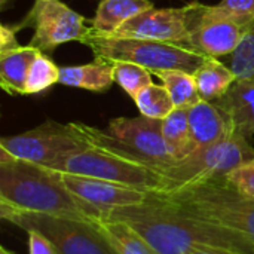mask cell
Here are the masks:
<instances>
[{
  "label": "cell",
  "mask_w": 254,
  "mask_h": 254,
  "mask_svg": "<svg viewBox=\"0 0 254 254\" xmlns=\"http://www.w3.org/2000/svg\"><path fill=\"white\" fill-rule=\"evenodd\" d=\"M140 115L150 119H165L176 107L173 98L164 85L150 83L134 98Z\"/></svg>",
  "instance_id": "cell-22"
},
{
  "label": "cell",
  "mask_w": 254,
  "mask_h": 254,
  "mask_svg": "<svg viewBox=\"0 0 254 254\" xmlns=\"http://www.w3.org/2000/svg\"><path fill=\"white\" fill-rule=\"evenodd\" d=\"M223 180L243 196L254 199V158L234 168Z\"/></svg>",
  "instance_id": "cell-27"
},
{
  "label": "cell",
  "mask_w": 254,
  "mask_h": 254,
  "mask_svg": "<svg viewBox=\"0 0 254 254\" xmlns=\"http://www.w3.org/2000/svg\"><path fill=\"white\" fill-rule=\"evenodd\" d=\"M189 125L198 147L211 146L229 137L234 129L223 112L211 101L201 100L188 109Z\"/></svg>",
  "instance_id": "cell-14"
},
{
  "label": "cell",
  "mask_w": 254,
  "mask_h": 254,
  "mask_svg": "<svg viewBox=\"0 0 254 254\" xmlns=\"http://www.w3.org/2000/svg\"><path fill=\"white\" fill-rule=\"evenodd\" d=\"M80 43L86 45L95 58L112 63H134L146 67L152 73L162 70H183L193 74L207 58L198 52L173 43L121 37L115 34H97L92 31Z\"/></svg>",
  "instance_id": "cell-5"
},
{
  "label": "cell",
  "mask_w": 254,
  "mask_h": 254,
  "mask_svg": "<svg viewBox=\"0 0 254 254\" xmlns=\"http://www.w3.org/2000/svg\"><path fill=\"white\" fill-rule=\"evenodd\" d=\"M0 254H15L13 252H10V250H7V249H4V247H1L0 249Z\"/></svg>",
  "instance_id": "cell-32"
},
{
  "label": "cell",
  "mask_w": 254,
  "mask_h": 254,
  "mask_svg": "<svg viewBox=\"0 0 254 254\" xmlns=\"http://www.w3.org/2000/svg\"><path fill=\"white\" fill-rule=\"evenodd\" d=\"M40 51L31 45L0 52V85L10 95H25V82Z\"/></svg>",
  "instance_id": "cell-17"
},
{
  "label": "cell",
  "mask_w": 254,
  "mask_h": 254,
  "mask_svg": "<svg viewBox=\"0 0 254 254\" xmlns=\"http://www.w3.org/2000/svg\"><path fill=\"white\" fill-rule=\"evenodd\" d=\"M7 1H9V0H0V7H1V9H4V7H6V4H7Z\"/></svg>",
  "instance_id": "cell-33"
},
{
  "label": "cell",
  "mask_w": 254,
  "mask_h": 254,
  "mask_svg": "<svg viewBox=\"0 0 254 254\" xmlns=\"http://www.w3.org/2000/svg\"><path fill=\"white\" fill-rule=\"evenodd\" d=\"M113 74L115 83H118L132 100L140 94V91L153 83L150 70L128 61H115Z\"/></svg>",
  "instance_id": "cell-24"
},
{
  "label": "cell",
  "mask_w": 254,
  "mask_h": 254,
  "mask_svg": "<svg viewBox=\"0 0 254 254\" xmlns=\"http://www.w3.org/2000/svg\"><path fill=\"white\" fill-rule=\"evenodd\" d=\"M1 217L19 229L45 235L60 254H116L91 222L0 208Z\"/></svg>",
  "instance_id": "cell-8"
},
{
  "label": "cell",
  "mask_w": 254,
  "mask_h": 254,
  "mask_svg": "<svg viewBox=\"0 0 254 254\" xmlns=\"http://www.w3.org/2000/svg\"><path fill=\"white\" fill-rule=\"evenodd\" d=\"M21 22L34 30L28 45L45 54L63 43L82 42L91 33L88 19L60 0H36Z\"/></svg>",
  "instance_id": "cell-10"
},
{
  "label": "cell",
  "mask_w": 254,
  "mask_h": 254,
  "mask_svg": "<svg viewBox=\"0 0 254 254\" xmlns=\"http://www.w3.org/2000/svg\"><path fill=\"white\" fill-rule=\"evenodd\" d=\"M22 28H24L22 22H19L16 25H6V24L0 25V52L10 51V49H15L19 46V43L16 40V33Z\"/></svg>",
  "instance_id": "cell-30"
},
{
  "label": "cell",
  "mask_w": 254,
  "mask_h": 254,
  "mask_svg": "<svg viewBox=\"0 0 254 254\" xmlns=\"http://www.w3.org/2000/svg\"><path fill=\"white\" fill-rule=\"evenodd\" d=\"M46 168L55 173L107 180L147 192H162L167 186L165 177L158 170L94 146L70 152Z\"/></svg>",
  "instance_id": "cell-6"
},
{
  "label": "cell",
  "mask_w": 254,
  "mask_h": 254,
  "mask_svg": "<svg viewBox=\"0 0 254 254\" xmlns=\"http://www.w3.org/2000/svg\"><path fill=\"white\" fill-rule=\"evenodd\" d=\"M74 131L94 147L104 149L128 161L147 165L161 174L176 162L164 135L162 121L143 115L137 118H115L106 129L82 122H70Z\"/></svg>",
  "instance_id": "cell-3"
},
{
  "label": "cell",
  "mask_w": 254,
  "mask_h": 254,
  "mask_svg": "<svg viewBox=\"0 0 254 254\" xmlns=\"http://www.w3.org/2000/svg\"><path fill=\"white\" fill-rule=\"evenodd\" d=\"M210 13L231 18L246 28L254 24V0H220L217 4H207Z\"/></svg>",
  "instance_id": "cell-26"
},
{
  "label": "cell",
  "mask_w": 254,
  "mask_h": 254,
  "mask_svg": "<svg viewBox=\"0 0 254 254\" xmlns=\"http://www.w3.org/2000/svg\"><path fill=\"white\" fill-rule=\"evenodd\" d=\"M190 34V9L189 4L183 7H162L147 9L137 16L127 21L115 36L146 39L155 42H165L186 48ZM188 49V48H186Z\"/></svg>",
  "instance_id": "cell-12"
},
{
  "label": "cell",
  "mask_w": 254,
  "mask_h": 254,
  "mask_svg": "<svg viewBox=\"0 0 254 254\" xmlns=\"http://www.w3.org/2000/svg\"><path fill=\"white\" fill-rule=\"evenodd\" d=\"M190 34L186 48L204 57H228L241 42L247 28L240 22L208 12L207 4L189 3Z\"/></svg>",
  "instance_id": "cell-11"
},
{
  "label": "cell",
  "mask_w": 254,
  "mask_h": 254,
  "mask_svg": "<svg viewBox=\"0 0 254 254\" xmlns=\"http://www.w3.org/2000/svg\"><path fill=\"white\" fill-rule=\"evenodd\" d=\"M55 83H60V67L48 57V54L40 51L31 63L25 82V95L42 94Z\"/></svg>",
  "instance_id": "cell-23"
},
{
  "label": "cell",
  "mask_w": 254,
  "mask_h": 254,
  "mask_svg": "<svg viewBox=\"0 0 254 254\" xmlns=\"http://www.w3.org/2000/svg\"><path fill=\"white\" fill-rule=\"evenodd\" d=\"M252 158H254V147L250 140L238 132H232L225 140L198 147L189 156L165 168L162 176L167 186L162 192L225 179L228 173Z\"/></svg>",
  "instance_id": "cell-7"
},
{
  "label": "cell",
  "mask_w": 254,
  "mask_h": 254,
  "mask_svg": "<svg viewBox=\"0 0 254 254\" xmlns=\"http://www.w3.org/2000/svg\"><path fill=\"white\" fill-rule=\"evenodd\" d=\"M63 185L77 198L98 208L104 214L124 207L138 205L149 199L150 192L92 177L57 173ZM104 217V216H103Z\"/></svg>",
  "instance_id": "cell-13"
},
{
  "label": "cell",
  "mask_w": 254,
  "mask_h": 254,
  "mask_svg": "<svg viewBox=\"0 0 254 254\" xmlns=\"http://www.w3.org/2000/svg\"><path fill=\"white\" fill-rule=\"evenodd\" d=\"M152 74L167 88L176 109H190L202 100L192 73L183 70H162Z\"/></svg>",
  "instance_id": "cell-21"
},
{
  "label": "cell",
  "mask_w": 254,
  "mask_h": 254,
  "mask_svg": "<svg viewBox=\"0 0 254 254\" xmlns=\"http://www.w3.org/2000/svg\"><path fill=\"white\" fill-rule=\"evenodd\" d=\"M0 208L92 222L104 216L70 192L55 171L0 156Z\"/></svg>",
  "instance_id": "cell-2"
},
{
  "label": "cell",
  "mask_w": 254,
  "mask_h": 254,
  "mask_svg": "<svg viewBox=\"0 0 254 254\" xmlns=\"http://www.w3.org/2000/svg\"><path fill=\"white\" fill-rule=\"evenodd\" d=\"M193 77L201 98L211 103L220 100L237 80L231 67L213 57H207L202 61V64L195 70Z\"/></svg>",
  "instance_id": "cell-18"
},
{
  "label": "cell",
  "mask_w": 254,
  "mask_h": 254,
  "mask_svg": "<svg viewBox=\"0 0 254 254\" xmlns=\"http://www.w3.org/2000/svg\"><path fill=\"white\" fill-rule=\"evenodd\" d=\"M188 254H235L229 253V252H222V250H216V249H207V247H198V249H192Z\"/></svg>",
  "instance_id": "cell-31"
},
{
  "label": "cell",
  "mask_w": 254,
  "mask_h": 254,
  "mask_svg": "<svg viewBox=\"0 0 254 254\" xmlns=\"http://www.w3.org/2000/svg\"><path fill=\"white\" fill-rule=\"evenodd\" d=\"M89 146L71 127L46 119L33 129L0 140V156L49 167L64 155Z\"/></svg>",
  "instance_id": "cell-9"
},
{
  "label": "cell",
  "mask_w": 254,
  "mask_h": 254,
  "mask_svg": "<svg viewBox=\"0 0 254 254\" xmlns=\"http://www.w3.org/2000/svg\"><path fill=\"white\" fill-rule=\"evenodd\" d=\"M28 254H60L54 244L37 231H27Z\"/></svg>",
  "instance_id": "cell-29"
},
{
  "label": "cell",
  "mask_w": 254,
  "mask_h": 254,
  "mask_svg": "<svg viewBox=\"0 0 254 254\" xmlns=\"http://www.w3.org/2000/svg\"><path fill=\"white\" fill-rule=\"evenodd\" d=\"M115 83L113 63L101 58L82 65L60 67V85L86 89L91 92H106Z\"/></svg>",
  "instance_id": "cell-15"
},
{
  "label": "cell",
  "mask_w": 254,
  "mask_h": 254,
  "mask_svg": "<svg viewBox=\"0 0 254 254\" xmlns=\"http://www.w3.org/2000/svg\"><path fill=\"white\" fill-rule=\"evenodd\" d=\"M91 223L116 254H158L134 229L121 220L101 217Z\"/></svg>",
  "instance_id": "cell-19"
},
{
  "label": "cell",
  "mask_w": 254,
  "mask_h": 254,
  "mask_svg": "<svg viewBox=\"0 0 254 254\" xmlns=\"http://www.w3.org/2000/svg\"><path fill=\"white\" fill-rule=\"evenodd\" d=\"M155 7L150 0H101L89 21L92 33L115 34L127 21Z\"/></svg>",
  "instance_id": "cell-16"
},
{
  "label": "cell",
  "mask_w": 254,
  "mask_h": 254,
  "mask_svg": "<svg viewBox=\"0 0 254 254\" xmlns=\"http://www.w3.org/2000/svg\"><path fill=\"white\" fill-rule=\"evenodd\" d=\"M234 132H238L249 140L254 135V103L235 112L228 118Z\"/></svg>",
  "instance_id": "cell-28"
},
{
  "label": "cell",
  "mask_w": 254,
  "mask_h": 254,
  "mask_svg": "<svg viewBox=\"0 0 254 254\" xmlns=\"http://www.w3.org/2000/svg\"><path fill=\"white\" fill-rule=\"evenodd\" d=\"M104 217L127 223L158 254H188L198 247L254 254V246L243 237L199 219L152 192L146 202L112 210Z\"/></svg>",
  "instance_id": "cell-1"
},
{
  "label": "cell",
  "mask_w": 254,
  "mask_h": 254,
  "mask_svg": "<svg viewBox=\"0 0 254 254\" xmlns=\"http://www.w3.org/2000/svg\"><path fill=\"white\" fill-rule=\"evenodd\" d=\"M193 216L235 232L254 246V199L243 196L223 179L171 192H152Z\"/></svg>",
  "instance_id": "cell-4"
},
{
  "label": "cell",
  "mask_w": 254,
  "mask_h": 254,
  "mask_svg": "<svg viewBox=\"0 0 254 254\" xmlns=\"http://www.w3.org/2000/svg\"><path fill=\"white\" fill-rule=\"evenodd\" d=\"M226 58V64L237 79L254 80V24L247 28L235 51Z\"/></svg>",
  "instance_id": "cell-25"
},
{
  "label": "cell",
  "mask_w": 254,
  "mask_h": 254,
  "mask_svg": "<svg viewBox=\"0 0 254 254\" xmlns=\"http://www.w3.org/2000/svg\"><path fill=\"white\" fill-rule=\"evenodd\" d=\"M162 135L176 161L189 156L198 149L190 131L188 109H174L162 119Z\"/></svg>",
  "instance_id": "cell-20"
}]
</instances>
